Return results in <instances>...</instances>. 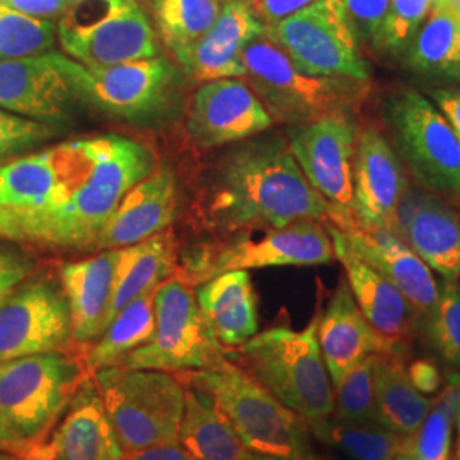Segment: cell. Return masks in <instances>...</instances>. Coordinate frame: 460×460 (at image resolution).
<instances>
[{
	"label": "cell",
	"mask_w": 460,
	"mask_h": 460,
	"mask_svg": "<svg viewBox=\"0 0 460 460\" xmlns=\"http://www.w3.org/2000/svg\"><path fill=\"white\" fill-rule=\"evenodd\" d=\"M195 296L226 349L239 348L258 334V298L249 271L237 270L217 275L199 283Z\"/></svg>",
	"instance_id": "83f0119b"
},
{
	"label": "cell",
	"mask_w": 460,
	"mask_h": 460,
	"mask_svg": "<svg viewBox=\"0 0 460 460\" xmlns=\"http://www.w3.org/2000/svg\"><path fill=\"white\" fill-rule=\"evenodd\" d=\"M57 62L75 101L99 113L128 121H144L164 113L176 96L182 75L180 66L164 55L89 66L57 51Z\"/></svg>",
	"instance_id": "ba28073f"
},
{
	"label": "cell",
	"mask_w": 460,
	"mask_h": 460,
	"mask_svg": "<svg viewBox=\"0 0 460 460\" xmlns=\"http://www.w3.org/2000/svg\"><path fill=\"white\" fill-rule=\"evenodd\" d=\"M2 2L24 16L57 22L66 14V9L72 5L74 0H2Z\"/></svg>",
	"instance_id": "f6af8a7d"
},
{
	"label": "cell",
	"mask_w": 460,
	"mask_h": 460,
	"mask_svg": "<svg viewBox=\"0 0 460 460\" xmlns=\"http://www.w3.org/2000/svg\"><path fill=\"white\" fill-rule=\"evenodd\" d=\"M448 2H450V5L460 14V0H448Z\"/></svg>",
	"instance_id": "11a10c76"
},
{
	"label": "cell",
	"mask_w": 460,
	"mask_h": 460,
	"mask_svg": "<svg viewBox=\"0 0 460 460\" xmlns=\"http://www.w3.org/2000/svg\"><path fill=\"white\" fill-rule=\"evenodd\" d=\"M57 24L24 16L0 0V60L38 55L55 49Z\"/></svg>",
	"instance_id": "d590c367"
},
{
	"label": "cell",
	"mask_w": 460,
	"mask_h": 460,
	"mask_svg": "<svg viewBox=\"0 0 460 460\" xmlns=\"http://www.w3.org/2000/svg\"><path fill=\"white\" fill-rule=\"evenodd\" d=\"M91 377L127 454L178 442L186 395V382L180 374L108 367Z\"/></svg>",
	"instance_id": "52a82bcc"
},
{
	"label": "cell",
	"mask_w": 460,
	"mask_h": 460,
	"mask_svg": "<svg viewBox=\"0 0 460 460\" xmlns=\"http://www.w3.org/2000/svg\"><path fill=\"white\" fill-rule=\"evenodd\" d=\"M263 33L264 24L252 13L249 0H226L212 28L195 43L172 53L174 64L193 83L243 79V53Z\"/></svg>",
	"instance_id": "ffe728a7"
},
{
	"label": "cell",
	"mask_w": 460,
	"mask_h": 460,
	"mask_svg": "<svg viewBox=\"0 0 460 460\" xmlns=\"http://www.w3.org/2000/svg\"><path fill=\"white\" fill-rule=\"evenodd\" d=\"M273 125L263 102L241 77L199 84L186 116V132L199 148L244 142Z\"/></svg>",
	"instance_id": "e0dca14e"
},
{
	"label": "cell",
	"mask_w": 460,
	"mask_h": 460,
	"mask_svg": "<svg viewBox=\"0 0 460 460\" xmlns=\"http://www.w3.org/2000/svg\"><path fill=\"white\" fill-rule=\"evenodd\" d=\"M433 408L444 412L445 416L457 423L460 412V372H450L442 393L433 399Z\"/></svg>",
	"instance_id": "bcb514c9"
},
{
	"label": "cell",
	"mask_w": 460,
	"mask_h": 460,
	"mask_svg": "<svg viewBox=\"0 0 460 460\" xmlns=\"http://www.w3.org/2000/svg\"><path fill=\"white\" fill-rule=\"evenodd\" d=\"M125 456L98 387L89 377L34 460H123Z\"/></svg>",
	"instance_id": "cb8c5ba5"
},
{
	"label": "cell",
	"mask_w": 460,
	"mask_h": 460,
	"mask_svg": "<svg viewBox=\"0 0 460 460\" xmlns=\"http://www.w3.org/2000/svg\"><path fill=\"white\" fill-rule=\"evenodd\" d=\"M75 345L60 279L30 277L0 304V362L66 353Z\"/></svg>",
	"instance_id": "5bb4252c"
},
{
	"label": "cell",
	"mask_w": 460,
	"mask_h": 460,
	"mask_svg": "<svg viewBox=\"0 0 460 460\" xmlns=\"http://www.w3.org/2000/svg\"><path fill=\"white\" fill-rule=\"evenodd\" d=\"M0 460H22L19 459L17 456L14 454H9V452H4V450H0Z\"/></svg>",
	"instance_id": "f5cc1de1"
},
{
	"label": "cell",
	"mask_w": 460,
	"mask_h": 460,
	"mask_svg": "<svg viewBox=\"0 0 460 460\" xmlns=\"http://www.w3.org/2000/svg\"><path fill=\"white\" fill-rule=\"evenodd\" d=\"M433 401L412 387L402 353L376 355V421L404 437L423 425Z\"/></svg>",
	"instance_id": "f546056e"
},
{
	"label": "cell",
	"mask_w": 460,
	"mask_h": 460,
	"mask_svg": "<svg viewBox=\"0 0 460 460\" xmlns=\"http://www.w3.org/2000/svg\"><path fill=\"white\" fill-rule=\"evenodd\" d=\"M393 460H418L414 456H412L411 452L408 450V448H404V450H401L397 456H395Z\"/></svg>",
	"instance_id": "816d5d0a"
},
{
	"label": "cell",
	"mask_w": 460,
	"mask_h": 460,
	"mask_svg": "<svg viewBox=\"0 0 460 460\" xmlns=\"http://www.w3.org/2000/svg\"><path fill=\"white\" fill-rule=\"evenodd\" d=\"M376 355L355 365L332 385L334 410L331 418L340 423L370 425L376 421Z\"/></svg>",
	"instance_id": "e575fe53"
},
{
	"label": "cell",
	"mask_w": 460,
	"mask_h": 460,
	"mask_svg": "<svg viewBox=\"0 0 460 460\" xmlns=\"http://www.w3.org/2000/svg\"><path fill=\"white\" fill-rule=\"evenodd\" d=\"M55 24L62 53L83 66L161 55L155 30L138 0H74Z\"/></svg>",
	"instance_id": "8fae6325"
},
{
	"label": "cell",
	"mask_w": 460,
	"mask_h": 460,
	"mask_svg": "<svg viewBox=\"0 0 460 460\" xmlns=\"http://www.w3.org/2000/svg\"><path fill=\"white\" fill-rule=\"evenodd\" d=\"M307 425L314 440L326 447L332 460H393L410 438L377 423L351 425L331 416Z\"/></svg>",
	"instance_id": "d6a6232c"
},
{
	"label": "cell",
	"mask_w": 460,
	"mask_h": 460,
	"mask_svg": "<svg viewBox=\"0 0 460 460\" xmlns=\"http://www.w3.org/2000/svg\"><path fill=\"white\" fill-rule=\"evenodd\" d=\"M34 268L36 261L31 254L14 247L0 246V304L33 275Z\"/></svg>",
	"instance_id": "b9f144b4"
},
{
	"label": "cell",
	"mask_w": 460,
	"mask_h": 460,
	"mask_svg": "<svg viewBox=\"0 0 460 460\" xmlns=\"http://www.w3.org/2000/svg\"><path fill=\"white\" fill-rule=\"evenodd\" d=\"M57 133V127L0 110V164L24 150L47 142Z\"/></svg>",
	"instance_id": "f35d334b"
},
{
	"label": "cell",
	"mask_w": 460,
	"mask_h": 460,
	"mask_svg": "<svg viewBox=\"0 0 460 460\" xmlns=\"http://www.w3.org/2000/svg\"><path fill=\"white\" fill-rule=\"evenodd\" d=\"M457 460H459V459H457Z\"/></svg>",
	"instance_id": "9f6ffc18"
},
{
	"label": "cell",
	"mask_w": 460,
	"mask_h": 460,
	"mask_svg": "<svg viewBox=\"0 0 460 460\" xmlns=\"http://www.w3.org/2000/svg\"><path fill=\"white\" fill-rule=\"evenodd\" d=\"M74 102L57 49L0 60V110L57 127L70 118Z\"/></svg>",
	"instance_id": "d6986e66"
},
{
	"label": "cell",
	"mask_w": 460,
	"mask_h": 460,
	"mask_svg": "<svg viewBox=\"0 0 460 460\" xmlns=\"http://www.w3.org/2000/svg\"><path fill=\"white\" fill-rule=\"evenodd\" d=\"M395 154L421 188L460 197V140L444 113L411 87H399L384 104Z\"/></svg>",
	"instance_id": "30bf717a"
},
{
	"label": "cell",
	"mask_w": 460,
	"mask_h": 460,
	"mask_svg": "<svg viewBox=\"0 0 460 460\" xmlns=\"http://www.w3.org/2000/svg\"><path fill=\"white\" fill-rule=\"evenodd\" d=\"M264 34L302 72L370 81L360 40L340 0H315L277 24L264 26Z\"/></svg>",
	"instance_id": "4fadbf2b"
},
{
	"label": "cell",
	"mask_w": 460,
	"mask_h": 460,
	"mask_svg": "<svg viewBox=\"0 0 460 460\" xmlns=\"http://www.w3.org/2000/svg\"><path fill=\"white\" fill-rule=\"evenodd\" d=\"M123 460H195L178 442L128 452Z\"/></svg>",
	"instance_id": "7dc6e473"
},
{
	"label": "cell",
	"mask_w": 460,
	"mask_h": 460,
	"mask_svg": "<svg viewBox=\"0 0 460 460\" xmlns=\"http://www.w3.org/2000/svg\"><path fill=\"white\" fill-rule=\"evenodd\" d=\"M406 58L416 72L460 81V14L448 0H435Z\"/></svg>",
	"instance_id": "4dcf8cb0"
},
{
	"label": "cell",
	"mask_w": 460,
	"mask_h": 460,
	"mask_svg": "<svg viewBox=\"0 0 460 460\" xmlns=\"http://www.w3.org/2000/svg\"><path fill=\"white\" fill-rule=\"evenodd\" d=\"M433 4L435 0H391L378 47L397 55L406 53Z\"/></svg>",
	"instance_id": "74e56055"
},
{
	"label": "cell",
	"mask_w": 460,
	"mask_h": 460,
	"mask_svg": "<svg viewBox=\"0 0 460 460\" xmlns=\"http://www.w3.org/2000/svg\"><path fill=\"white\" fill-rule=\"evenodd\" d=\"M454 427L456 423L431 404L423 425L408 438L406 448L418 460H448Z\"/></svg>",
	"instance_id": "ab89813d"
},
{
	"label": "cell",
	"mask_w": 460,
	"mask_h": 460,
	"mask_svg": "<svg viewBox=\"0 0 460 460\" xmlns=\"http://www.w3.org/2000/svg\"><path fill=\"white\" fill-rule=\"evenodd\" d=\"M51 152L49 201L26 229L28 243L49 247L94 246L121 198L157 167L147 146L111 133L68 140Z\"/></svg>",
	"instance_id": "6da1fadb"
},
{
	"label": "cell",
	"mask_w": 460,
	"mask_h": 460,
	"mask_svg": "<svg viewBox=\"0 0 460 460\" xmlns=\"http://www.w3.org/2000/svg\"><path fill=\"white\" fill-rule=\"evenodd\" d=\"M360 43L380 41L391 0H340Z\"/></svg>",
	"instance_id": "60d3db41"
},
{
	"label": "cell",
	"mask_w": 460,
	"mask_h": 460,
	"mask_svg": "<svg viewBox=\"0 0 460 460\" xmlns=\"http://www.w3.org/2000/svg\"><path fill=\"white\" fill-rule=\"evenodd\" d=\"M317 323L319 314L300 331L275 326L227 349V358L307 423L329 418L334 410L332 384L317 341Z\"/></svg>",
	"instance_id": "277c9868"
},
{
	"label": "cell",
	"mask_w": 460,
	"mask_h": 460,
	"mask_svg": "<svg viewBox=\"0 0 460 460\" xmlns=\"http://www.w3.org/2000/svg\"><path fill=\"white\" fill-rule=\"evenodd\" d=\"M180 212V182L169 165L155 167L121 198L99 232L98 251L121 249L169 229Z\"/></svg>",
	"instance_id": "603a6c76"
},
{
	"label": "cell",
	"mask_w": 460,
	"mask_h": 460,
	"mask_svg": "<svg viewBox=\"0 0 460 460\" xmlns=\"http://www.w3.org/2000/svg\"><path fill=\"white\" fill-rule=\"evenodd\" d=\"M115 261L116 249H106L91 258L58 266V279L70 309L77 348L94 343L106 328Z\"/></svg>",
	"instance_id": "484cf974"
},
{
	"label": "cell",
	"mask_w": 460,
	"mask_h": 460,
	"mask_svg": "<svg viewBox=\"0 0 460 460\" xmlns=\"http://www.w3.org/2000/svg\"><path fill=\"white\" fill-rule=\"evenodd\" d=\"M431 98L437 108L444 113L454 132L460 140V91L457 89H438L431 91Z\"/></svg>",
	"instance_id": "c3c4849f"
},
{
	"label": "cell",
	"mask_w": 460,
	"mask_h": 460,
	"mask_svg": "<svg viewBox=\"0 0 460 460\" xmlns=\"http://www.w3.org/2000/svg\"><path fill=\"white\" fill-rule=\"evenodd\" d=\"M251 460H332L331 457L326 456H321L317 454L315 450L311 454H305V456H296V457H268V456H254L251 454Z\"/></svg>",
	"instance_id": "f907efd6"
},
{
	"label": "cell",
	"mask_w": 460,
	"mask_h": 460,
	"mask_svg": "<svg viewBox=\"0 0 460 460\" xmlns=\"http://www.w3.org/2000/svg\"><path fill=\"white\" fill-rule=\"evenodd\" d=\"M178 241L171 229L142 243L116 249L115 273L106 326L135 298L157 290L180 270ZM106 329V328H104Z\"/></svg>",
	"instance_id": "4316f807"
},
{
	"label": "cell",
	"mask_w": 460,
	"mask_h": 460,
	"mask_svg": "<svg viewBox=\"0 0 460 460\" xmlns=\"http://www.w3.org/2000/svg\"><path fill=\"white\" fill-rule=\"evenodd\" d=\"M428 338L450 367L460 368V279L445 281L440 296L428 315Z\"/></svg>",
	"instance_id": "8d00e7d4"
},
{
	"label": "cell",
	"mask_w": 460,
	"mask_h": 460,
	"mask_svg": "<svg viewBox=\"0 0 460 460\" xmlns=\"http://www.w3.org/2000/svg\"><path fill=\"white\" fill-rule=\"evenodd\" d=\"M89 377L74 351L0 362V450L34 460Z\"/></svg>",
	"instance_id": "3957f363"
},
{
	"label": "cell",
	"mask_w": 460,
	"mask_h": 460,
	"mask_svg": "<svg viewBox=\"0 0 460 460\" xmlns=\"http://www.w3.org/2000/svg\"><path fill=\"white\" fill-rule=\"evenodd\" d=\"M182 378L214 399L251 454L296 457L315 450L307 421L227 357Z\"/></svg>",
	"instance_id": "8992f818"
},
{
	"label": "cell",
	"mask_w": 460,
	"mask_h": 460,
	"mask_svg": "<svg viewBox=\"0 0 460 460\" xmlns=\"http://www.w3.org/2000/svg\"><path fill=\"white\" fill-rule=\"evenodd\" d=\"M243 64L244 83L263 102L273 123L287 127L351 116L370 91V81L302 72L264 33L247 45Z\"/></svg>",
	"instance_id": "5b68a950"
},
{
	"label": "cell",
	"mask_w": 460,
	"mask_h": 460,
	"mask_svg": "<svg viewBox=\"0 0 460 460\" xmlns=\"http://www.w3.org/2000/svg\"><path fill=\"white\" fill-rule=\"evenodd\" d=\"M220 0H154L159 36L171 53L207 33L222 9Z\"/></svg>",
	"instance_id": "836d02e7"
},
{
	"label": "cell",
	"mask_w": 460,
	"mask_h": 460,
	"mask_svg": "<svg viewBox=\"0 0 460 460\" xmlns=\"http://www.w3.org/2000/svg\"><path fill=\"white\" fill-rule=\"evenodd\" d=\"M178 444L195 460H251V452L214 399L190 382H186Z\"/></svg>",
	"instance_id": "f1b7e54d"
},
{
	"label": "cell",
	"mask_w": 460,
	"mask_h": 460,
	"mask_svg": "<svg viewBox=\"0 0 460 460\" xmlns=\"http://www.w3.org/2000/svg\"><path fill=\"white\" fill-rule=\"evenodd\" d=\"M391 229L445 281L460 279V214L442 195L410 188Z\"/></svg>",
	"instance_id": "ac0fdd59"
},
{
	"label": "cell",
	"mask_w": 460,
	"mask_h": 460,
	"mask_svg": "<svg viewBox=\"0 0 460 460\" xmlns=\"http://www.w3.org/2000/svg\"><path fill=\"white\" fill-rule=\"evenodd\" d=\"M324 226L332 243L334 258L343 264L346 279L363 315L395 351L404 353L418 321L410 300L394 283L355 252L341 230L332 224Z\"/></svg>",
	"instance_id": "44dd1931"
},
{
	"label": "cell",
	"mask_w": 460,
	"mask_h": 460,
	"mask_svg": "<svg viewBox=\"0 0 460 460\" xmlns=\"http://www.w3.org/2000/svg\"><path fill=\"white\" fill-rule=\"evenodd\" d=\"M326 224L341 230L355 252L394 283L410 300L418 317L428 319L438 302L440 287L433 271L394 230L363 224L353 217L351 210L343 212L336 208Z\"/></svg>",
	"instance_id": "2e32d148"
},
{
	"label": "cell",
	"mask_w": 460,
	"mask_h": 460,
	"mask_svg": "<svg viewBox=\"0 0 460 460\" xmlns=\"http://www.w3.org/2000/svg\"><path fill=\"white\" fill-rule=\"evenodd\" d=\"M154 292L135 298L116 314L94 343L85 346L84 362L91 376L101 368L118 367L132 351L146 345L155 329Z\"/></svg>",
	"instance_id": "1f68e13d"
},
{
	"label": "cell",
	"mask_w": 460,
	"mask_h": 460,
	"mask_svg": "<svg viewBox=\"0 0 460 460\" xmlns=\"http://www.w3.org/2000/svg\"><path fill=\"white\" fill-rule=\"evenodd\" d=\"M408 377L412 384V387L423 395H437L440 387H442V372L438 365L428 358H418L412 360L410 365H406Z\"/></svg>",
	"instance_id": "ee69618b"
},
{
	"label": "cell",
	"mask_w": 460,
	"mask_h": 460,
	"mask_svg": "<svg viewBox=\"0 0 460 460\" xmlns=\"http://www.w3.org/2000/svg\"><path fill=\"white\" fill-rule=\"evenodd\" d=\"M358 127L351 116H331L287 127V144L305 180L336 210L353 205V159Z\"/></svg>",
	"instance_id": "9a60e30c"
},
{
	"label": "cell",
	"mask_w": 460,
	"mask_h": 460,
	"mask_svg": "<svg viewBox=\"0 0 460 460\" xmlns=\"http://www.w3.org/2000/svg\"><path fill=\"white\" fill-rule=\"evenodd\" d=\"M334 212L296 163L285 137H252L215 167L199 217L222 232L273 227L298 220L328 222Z\"/></svg>",
	"instance_id": "7a4b0ae2"
},
{
	"label": "cell",
	"mask_w": 460,
	"mask_h": 460,
	"mask_svg": "<svg viewBox=\"0 0 460 460\" xmlns=\"http://www.w3.org/2000/svg\"><path fill=\"white\" fill-rule=\"evenodd\" d=\"M155 329L152 340L118 367L188 374L208 368L227 357L198 305L195 287L174 275L154 296Z\"/></svg>",
	"instance_id": "7c38bea8"
},
{
	"label": "cell",
	"mask_w": 460,
	"mask_h": 460,
	"mask_svg": "<svg viewBox=\"0 0 460 460\" xmlns=\"http://www.w3.org/2000/svg\"><path fill=\"white\" fill-rule=\"evenodd\" d=\"M456 425H457V433H459V437H457V448H456V457L460 460V412Z\"/></svg>",
	"instance_id": "db71d44e"
},
{
	"label": "cell",
	"mask_w": 460,
	"mask_h": 460,
	"mask_svg": "<svg viewBox=\"0 0 460 460\" xmlns=\"http://www.w3.org/2000/svg\"><path fill=\"white\" fill-rule=\"evenodd\" d=\"M313 2L315 0H249V5L264 26H271L302 11Z\"/></svg>",
	"instance_id": "7bdbcfd3"
},
{
	"label": "cell",
	"mask_w": 460,
	"mask_h": 460,
	"mask_svg": "<svg viewBox=\"0 0 460 460\" xmlns=\"http://www.w3.org/2000/svg\"><path fill=\"white\" fill-rule=\"evenodd\" d=\"M317 341L332 385L374 353H399L367 321L346 277L338 281L324 313L319 314Z\"/></svg>",
	"instance_id": "d4e9b609"
},
{
	"label": "cell",
	"mask_w": 460,
	"mask_h": 460,
	"mask_svg": "<svg viewBox=\"0 0 460 460\" xmlns=\"http://www.w3.org/2000/svg\"><path fill=\"white\" fill-rule=\"evenodd\" d=\"M332 260L334 251L324 222L298 220L279 229L254 227L232 232L227 241L199 247L190 254L186 266L176 275L195 287L227 271L315 266Z\"/></svg>",
	"instance_id": "9c48e42d"
},
{
	"label": "cell",
	"mask_w": 460,
	"mask_h": 460,
	"mask_svg": "<svg viewBox=\"0 0 460 460\" xmlns=\"http://www.w3.org/2000/svg\"><path fill=\"white\" fill-rule=\"evenodd\" d=\"M408 190L404 165L389 140L376 128L358 130L353 159V217L363 224L391 229Z\"/></svg>",
	"instance_id": "7402d4cb"
},
{
	"label": "cell",
	"mask_w": 460,
	"mask_h": 460,
	"mask_svg": "<svg viewBox=\"0 0 460 460\" xmlns=\"http://www.w3.org/2000/svg\"><path fill=\"white\" fill-rule=\"evenodd\" d=\"M0 239L28 243L26 234L21 227V224L17 222L16 217L11 212H7L5 208H2V207H0Z\"/></svg>",
	"instance_id": "681fc988"
}]
</instances>
